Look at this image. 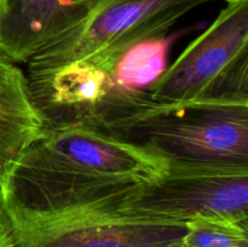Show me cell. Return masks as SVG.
Wrapping results in <instances>:
<instances>
[{
	"instance_id": "12",
	"label": "cell",
	"mask_w": 248,
	"mask_h": 247,
	"mask_svg": "<svg viewBox=\"0 0 248 247\" xmlns=\"http://www.w3.org/2000/svg\"><path fill=\"white\" fill-rule=\"evenodd\" d=\"M170 247H186V246H184V245L182 244V242H179V244L173 245V246H170Z\"/></svg>"
},
{
	"instance_id": "3",
	"label": "cell",
	"mask_w": 248,
	"mask_h": 247,
	"mask_svg": "<svg viewBox=\"0 0 248 247\" xmlns=\"http://www.w3.org/2000/svg\"><path fill=\"white\" fill-rule=\"evenodd\" d=\"M160 102L248 103V0H234L167 67L150 91Z\"/></svg>"
},
{
	"instance_id": "6",
	"label": "cell",
	"mask_w": 248,
	"mask_h": 247,
	"mask_svg": "<svg viewBox=\"0 0 248 247\" xmlns=\"http://www.w3.org/2000/svg\"><path fill=\"white\" fill-rule=\"evenodd\" d=\"M9 247H170L183 241L188 223L85 210L39 218H9Z\"/></svg>"
},
{
	"instance_id": "10",
	"label": "cell",
	"mask_w": 248,
	"mask_h": 247,
	"mask_svg": "<svg viewBox=\"0 0 248 247\" xmlns=\"http://www.w3.org/2000/svg\"><path fill=\"white\" fill-rule=\"evenodd\" d=\"M10 246V228L5 213H0V247Z\"/></svg>"
},
{
	"instance_id": "1",
	"label": "cell",
	"mask_w": 248,
	"mask_h": 247,
	"mask_svg": "<svg viewBox=\"0 0 248 247\" xmlns=\"http://www.w3.org/2000/svg\"><path fill=\"white\" fill-rule=\"evenodd\" d=\"M167 162L85 126L46 128L4 179V213L39 218L114 210Z\"/></svg>"
},
{
	"instance_id": "8",
	"label": "cell",
	"mask_w": 248,
	"mask_h": 247,
	"mask_svg": "<svg viewBox=\"0 0 248 247\" xmlns=\"http://www.w3.org/2000/svg\"><path fill=\"white\" fill-rule=\"evenodd\" d=\"M45 130L27 74L0 55V173L4 179L12 164Z\"/></svg>"
},
{
	"instance_id": "11",
	"label": "cell",
	"mask_w": 248,
	"mask_h": 247,
	"mask_svg": "<svg viewBox=\"0 0 248 247\" xmlns=\"http://www.w3.org/2000/svg\"><path fill=\"white\" fill-rule=\"evenodd\" d=\"M4 211V177L0 173V213Z\"/></svg>"
},
{
	"instance_id": "7",
	"label": "cell",
	"mask_w": 248,
	"mask_h": 247,
	"mask_svg": "<svg viewBox=\"0 0 248 247\" xmlns=\"http://www.w3.org/2000/svg\"><path fill=\"white\" fill-rule=\"evenodd\" d=\"M92 0H1L0 55L27 63L45 46L77 27Z\"/></svg>"
},
{
	"instance_id": "4",
	"label": "cell",
	"mask_w": 248,
	"mask_h": 247,
	"mask_svg": "<svg viewBox=\"0 0 248 247\" xmlns=\"http://www.w3.org/2000/svg\"><path fill=\"white\" fill-rule=\"evenodd\" d=\"M114 211L189 223L220 218L248 223V167L176 166L143 184Z\"/></svg>"
},
{
	"instance_id": "13",
	"label": "cell",
	"mask_w": 248,
	"mask_h": 247,
	"mask_svg": "<svg viewBox=\"0 0 248 247\" xmlns=\"http://www.w3.org/2000/svg\"><path fill=\"white\" fill-rule=\"evenodd\" d=\"M225 1H227V2H229V1H234V0H225Z\"/></svg>"
},
{
	"instance_id": "9",
	"label": "cell",
	"mask_w": 248,
	"mask_h": 247,
	"mask_svg": "<svg viewBox=\"0 0 248 247\" xmlns=\"http://www.w3.org/2000/svg\"><path fill=\"white\" fill-rule=\"evenodd\" d=\"M182 244L186 247H248V223L198 218L188 223Z\"/></svg>"
},
{
	"instance_id": "14",
	"label": "cell",
	"mask_w": 248,
	"mask_h": 247,
	"mask_svg": "<svg viewBox=\"0 0 248 247\" xmlns=\"http://www.w3.org/2000/svg\"><path fill=\"white\" fill-rule=\"evenodd\" d=\"M0 1H1V0H0Z\"/></svg>"
},
{
	"instance_id": "2",
	"label": "cell",
	"mask_w": 248,
	"mask_h": 247,
	"mask_svg": "<svg viewBox=\"0 0 248 247\" xmlns=\"http://www.w3.org/2000/svg\"><path fill=\"white\" fill-rule=\"evenodd\" d=\"M91 130L176 166L248 167L246 102H133Z\"/></svg>"
},
{
	"instance_id": "5",
	"label": "cell",
	"mask_w": 248,
	"mask_h": 247,
	"mask_svg": "<svg viewBox=\"0 0 248 247\" xmlns=\"http://www.w3.org/2000/svg\"><path fill=\"white\" fill-rule=\"evenodd\" d=\"M213 0H92L85 18L33 56L27 75L99 52L170 33L189 11Z\"/></svg>"
}]
</instances>
